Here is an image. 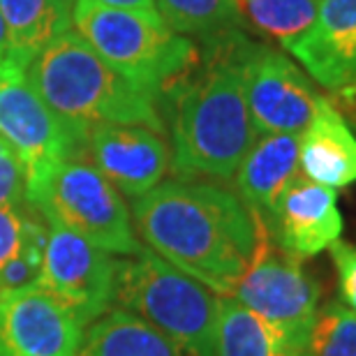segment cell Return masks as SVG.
<instances>
[{
	"label": "cell",
	"instance_id": "cell-20",
	"mask_svg": "<svg viewBox=\"0 0 356 356\" xmlns=\"http://www.w3.org/2000/svg\"><path fill=\"white\" fill-rule=\"evenodd\" d=\"M155 10L174 33L204 42L238 33L243 24L236 0H155Z\"/></svg>",
	"mask_w": 356,
	"mask_h": 356
},
{
	"label": "cell",
	"instance_id": "cell-12",
	"mask_svg": "<svg viewBox=\"0 0 356 356\" xmlns=\"http://www.w3.org/2000/svg\"><path fill=\"white\" fill-rule=\"evenodd\" d=\"M88 155L120 195L137 199L169 172L167 141L141 125H95L88 130Z\"/></svg>",
	"mask_w": 356,
	"mask_h": 356
},
{
	"label": "cell",
	"instance_id": "cell-15",
	"mask_svg": "<svg viewBox=\"0 0 356 356\" xmlns=\"http://www.w3.org/2000/svg\"><path fill=\"white\" fill-rule=\"evenodd\" d=\"M298 148L301 134H264L254 141L234 176L236 195L261 220L266 232L273 222L277 199L291 178L298 176Z\"/></svg>",
	"mask_w": 356,
	"mask_h": 356
},
{
	"label": "cell",
	"instance_id": "cell-10",
	"mask_svg": "<svg viewBox=\"0 0 356 356\" xmlns=\"http://www.w3.org/2000/svg\"><path fill=\"white\" fill-rule=\"evenodd\" d=\"M47 225V243L35 284L72 305L88 326L116 303L120 259L58 222Z\"/></svg>",
	"mask_w": 356,
	"mask_h": 356
},
{
	"label": "cell",
	"instance_id": "cell-16",
	"mask_svg": "<svg viewBox=\"0 0 356 356\" xmlns=\"http://www.w3.org/2000/svg\"><path fill=\"white\" fill-rule=\"evenodd\" d=\"M303 176L324 188L356 183V137L331 97H322L298 148Z\"/></svg>",
	"mask_w": 356,
	"mask_h": 356
},
{
	"label": "cell",
	"instance_id": "cell-24",
	"mask_svg": "<svg viewBox=\"0 0 356 356\" xmlns=\"http://www.w3.org/2000/svg\"><path fill=\"white\" fill-rule=\"evenodd\" d=\"M26 202V172L17 151L0 137V206Z\"/></svg>",
	"mask_w": 356,
	"mask_h": 356
},
{
	"label": "cell",
	"instance_id": "cell-26",
	"mask_svg": "<svg viewBox=\"0 0 356 356\" xmlns=\"http://www.w3.org/2000/svg\"><path fill=\"white\" fill-rule=\"evenodd\" d=\"M90 3L104 7H118V10H144V12L155 10V0H90Z\"/></svg>",
	"mask_w": 356,
	"mask_h": 356
},
{
	"label": "cell",
	"instance_id": "cell-8",
	"mask_svg": "<svg viewBox=\"0 0 356 356\" xmlns=\"http://www.w3.org/2000/svg\"><path fill=\"white\" fill-rule=\"evenodd\" d=\"M232 298L308 352L322 287L305 270L301 259L291 257L270 241L266 227L261 229L257 252Z\"/></svg>",
	"mask_w": 356,
	"mask_h": 356
},
{
	"label": "cell",
	"instance_id": "cell-17",
	"mask_svg": "<svg viewBox=\"0 0 356 356\" xmlns=\"http://www.w3.org/2000/svg\"><path fill=\"white\" fill-rule=\"evenodd\" d=\"M76 356H188L165 333L118 305L83 329Z\"/></svg>",
	"mask_w": 356,
	"mask_h": 356
},
{
	"label": "cell",
	"instance_id": "cell-1",
	"mask_svg": "<svg viewBox=\"0 0 356 356\" xmlns=\"http://www.w3.org/2000/svg\"><path fill=\"white\" fill-rule=\"evenodd\" d=\"M132 218L146 248L225 298L234 296L264 229L236 192L185 178L134 199Z\"/></svg>",
	"mask_w": 356,
	"mask_h": 356
},
{
	"label": "cell",
	"instance_id": "cell-9",
	"mask_svg": "<svg viewBox=\"0 0 356 356\" xmlns=\"http://www.w3.org/2000/svg\"><path fill=\"white\" fill-rule=\"evenodd\" d=\"M236 60L259 137L303 134L324 97L315 90L308 74L289 56L243 35L236 38Z\"/></svg>",
	"mask_w": 356,
	"mask_h": 356
},
{
	"label": "cell",
	"instance_id": "cell-13",
	"mask_svg": "<svg viewBox=\"0 0 356 356\" xmlns=\"http://www.w3.org/2000/svg\"><path fill=\"white\" fill-rule=\"evenodd\" d=\"M343 234V216L336 190L305 176H294L275 204L270 241L296 259L315 257L329 250Z\"/></svg>",
	"mask_w": 356,
	"mask_h": 356
},
{
	"label": "cell",
	"instance_id": "cell-11",
	"mask_svg": "<svg viewBox=\"0 0 356 356\" xmlns=\"http://www.w3.org/2000/svg\"><path fill=\"white\" fill-rule=\"evenodd\" d=\"M83 329L72 305L38 284L0 294V356H76Z\"/></svg>",
	"mask_w": 356,
	"mask_h": 356
},
{
	"label": "cell",
	"instance_id": "cell-27",
	"mask_svg": "<svg viewBox=\"0 0 356 356\" xmlns=\"http://www.w3.org/2000/svg\"><path fill=\"white\" fill-rule=\"evenodd\" d=\"M12 58V51H10V38H7V28H5V21H3V14H0V65H5L7 60Z\"/></svg>",
	"mask_w": 356,
	"mask_h": 356
},
{
	"label": "cell",
	"instance_id": "cell-3",
	"mask_svg": "<svg viewBox=\"0 0 356 356\" xmlns=\"http://www.w3.org/2000/svg\"><path fill=\"white\" fill-rule=\"evenodd\" d=\"M31 86L83 137L95 125H141L165 132L162 106L99 58L79 33H63L31 60Z\"/></svg>",
	"mask_w": 356,
	"mask_h": 356
},
{
	"label": "cell",
	"instance_id": "cell-23",
	"mask_svg": "<svg viewBox=\"0 0 356 356\" xmlns=\"http://www.w3.org/2000/svg\"><path fill=\"white\" fill-rule=\"evenodd\" d=\"M33 225L35 222L19 211V206H0V270L21 254Z\"/></svg>",
	"mask_w": 356,
	"mask_h": 356
},
{
	"label": "cell",
	"instance_id": "cell-25",
	"mask_svg": "<svg viewBox=\"0 0 356 356\" xmlns=\"http://www.w3.org/2000/svg\"><path fill=\"white\" fill-rule=\"evenodd\" d=\"M331 259L338 268L340 277V298L350 310L356 312V245L347 241H336L329 245Z\"/></svg>",
	"mask_w": 356,
	"mask_h": 356
},
{
	"label": "cell",
	"instance_id": "cell-14",
	"mask_svg": "<svg viewBox=\"0 0 356 356\" xmlns=\"http://www.w3.org/2000/svg\"><path fill=\"white\" fill-rule=\"evenodd\" d=\"M284 49L326 90L356 88V0H322L315 24Z\"/></svg>",
	"mask_w": 356,
	"mask_h": 356
},
{
	"label": "cell",
	"instance_id": "cell-5",
	"mask_svg": "<svg viewBox=\"0 0 356 356\" xmlns=\"http://www.w3.org/2000/svg\"><path fill=\"white\" fill-rule=\"evenodd\" d=\"M113 305L155 326L188 356H218L220 296L151 248L120 259Z\"/></svg>",
	"mask_w": 356,
	"mask_h": 356
},
{
	"label": "cell",
	"instance_id": "cell-19",
	"mask_svg": "<svg viewBox=\"0 0 356 356\" xmlns=\"http://www.w3.org/2000/svg\"><path fill=\"white\" fill-rule=\"evenodd\" d=\"M218 356H308V352L245 305L220 296Z\"/></svg>",
	"mask_w": 356,
	"mask_h": 356
},
{
	"label": "cell",
	"instance_id": "cell-4",
	"mask_svg": "<svg viewBox=\"0 0 356 356\" xmlns=\"http://www.w3.org/2000/svg\"><path fill=\"white\" fill-rule=\"evenodd\" d=\"M72 24L106 65L160 106L202 63L195 42L174 33L158 10H118L76 0Z\"/></svg>",
	"mask_w": 356,
	"mask_h": 356
},
{
	"label": "cell",
	"instance_id": "cell-18",
	"mask_svg": "<svg viewBox=\"0 0 356 356\" xmlns=\"http://www.w3.org/2000/svg\"><path fill=\"white\" fill-rule=\"evenodd\" d=\"M76 0H0L12 58L21 67L56 38L70 31Z\"/></svg>",
	"mask_w": 356,
	"mask_h": 356
},
{
	"label": "cell",
	"instance_id": "cell-28",
	"mask_svg": "<svg viewBox=\"0 0 356 356\" xmlns=\"http://www.w3.org/2000/svg\"><path fill=\"white\" fill-rule=\"evenodd\" d=\"M338 97L343 99V109L350 113L352 120H356V88L345 90V92H338Z\"/></svg>",
	"mask_w": 356,
	"mask_h": 356
},
{
	"label": "cell",
	"instance_id": "cell-6",
	"mask_svg": "<svg viewBox=\"0 0 356 356\" xmlns=\"http://www.w3.org/2000/svg\"><path fill=\"white\" fill-rule=\"evenodd\" d=\"M28 206L111 254L134 257L144 250L123 195L86 160L60 162Z\"/></svg>",
	"mask_w": 356,
	"mask_h": 356
},
{
	"label": "cell",
	"instance_id": "cell-2",
	"mask_svg": "<svg viewBox=\"0 0 356 356\" xmlns=\"http://www.w3.org/2000/svg\"><path fill=\"white\" fill-rule=\"evenodd\" d=\"M238 35L206 42L199 67L165 99L172 109L169 169L176 178L232 181L259 139L236 60Z\"/></svg>",
	"mask_w": 356,
	"mask_h": 356
},
{
	"label": "cell",
	"instance_id": "cell-7",
	"mask_svg": "<svg viewBox=\"0 0 356 356\" xmlns=\"http://www.w3.org/2000/svg\"><path fill=\"white\" fill-rule=\"evenodd\" d=\"M0 137L17 151L24 165L26 204L40 197L60 162L83 160L88 153V137L49 109L28 81L26 67L14 58L0 67Z\"/></svg>",
	"mask_w": 356,
	"mask_h": 356
},
{
	"label": "cell",
	"instance_id": "cell-21",
	"mask_svg": "<svg viewBox=\"0 0 356 356\" xmlns=\"http://www.w3.org/2000/svg\"><path fill=\"white\" fill-rule=\"evenodd\" d=\"M241 17L282 47L298 40L315 24L322 0H236Z\"/></svg>",
	"mask_w": 356,
	"mask_h": 356
},
{
	"label": "cell",
	"instance_id": "cell-22",
	"mask_svg": "<svg viewBox=\"0 0 356 356\" xmlns=\"http://www.w3.org/2000/svg\"><path fill=\"white\" fill-rule=\"evenodd\" d=\"M308 356H356V312L340 301L324 303L312 324Z\"/></svg>",
	"mask_w": 356,
	"mask_h": 356
}]
</instances>
